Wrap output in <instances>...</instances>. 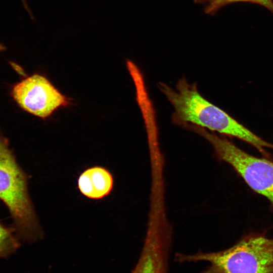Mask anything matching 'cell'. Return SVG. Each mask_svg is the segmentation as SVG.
<instances>
[{"label":"cell","instance_id":"2","mask_svg":"<svg viewBox=\"0 0 273 273\" xmlns=\"http://www.w3.org/2000/svg\"><path fill=\"white\" fill-rule=\"evenodd\" d=\"M175 259L180 263H209L199 273H273V239L264 232H251L226 249L192 254L178 253Z\"/></svg>","mask_w":273,"mask_h":273},{"label":"cell","instance_id":"4","mask_svg":"<svg viewBox=\"0 0 273 273\" xmlns=\"http://www.w3.org/2000/svg\"><path fill=\"white\" fill-rule=\"evenodd\" d=\"M187 128L200 134L212 146L216 156L229 164L254 191L264 196L273 213V162L252 156L227 139L199 126L189 124Z\"/></svg>","mask_w":273,"mask_h":273},{"label":"cell","instance_id":"1","mask_svg":"<svg viewBox=\"0 0 273 273\" xmlns=\"http://www.w3.org/2000/svg\"><path fill=\"white\" fill-rule=\"evenodd\" d=\"M158 87L174 108L172 120L175 124L184 127L195 125L238 138L254 147L264 158L272 160L265 149L273 150V144L256 135L206 100L199 93L196 83H189L183 77L177 82L175 89L162 82L159 83Z\"/></svg>","mask_w":273,"mask_h":273},{"label":"cell","instance_id":"5","mask_svg":"<svg viewBox=\"0 0 273 273\" xmlns=\"http://www.w3.org/2000/svg\"><path fill=\"white\" fill-rule=\"evenodd\" d=\"M11 95L18 105L26 112L44 119L61 106L70 104L44 76L34 74L15 83Z\"/></svg>","mask_w":273,"mask_h":273},{"label":"cell","instance_id":"9","mask_svg":"<svg viewBox=\"0 0 273 273\" xmlns=\"http://www.w3.org/2000/svg\"><path fill=\"white\" fill-rule=\"evenodd\" d=\"M194 2L197 4L205 5V12L208 14H213L223 6L238 2H248L260 5L273 14L272 0H194Z\"/></svg>","mask_w":273,"mask_h":273},{"label":"cell","instance_id":"10","mask_svg":"<svg viewBox=\"0 0 273 273\" xmlns=\"http://www.w3.org/2000/svg\"><path fill=\"white\" fill-rule=\"evenodd\" d=\"M21 1L22 2V3L23 4V6H24V8L26 10V11L28 12V13H30V10L29 9V7H28V5H27V4L26 3V0H21Z\"/></svg>","mask_w":273,"mask_h":273},{"label":"cell","instance_id":"8","mask_svg":"<svg viewBox=\"0 0 273 273\" xmlns=\"http://www.w3.org/2000/svg\"><path fill=\"white\" fill-rule=\"evenodd\" d=\"M13 228H7L0 222V258L14 253L20 244L15 237Z\"/></svg>","mask_w":273,"mask_h":273},{"label":"cell","instance_id":"3","mask_svg":"<svg viewBox=\"0 0 273 273\" xmlns=\"http://www.w3.org/2000/svg\"><path fill=\"white\" fill-rule=\"evenodd\" d=\"M27 183V175L18 164L0 129V200L10 211L15 232L32 240L37 239L41 232Z\"/></svg>","mask_w":273,"mask_h":273},{"label":"cell","instance_id":"7","mask_svg":"<svg viewBox=\"0 0 273 273\" xmlns=\"http://www.w3.org/2000/svg\"><path fill=\"white\" fill-rule=\"evenodd\" d=\"M113 179L104 167L94 166L83 171L78 179V187L85 196L99 199L108 195L112 189Z\"/></svg>","mask_w":273,"mask_h":273},{"label":"cell","instance_id":"6","mask_svg":"<svg viewBox=\"0 0 273 273\" xmlns=\"http://www.w3.org/2000/svg\"><path fill=\"white\" fill-rule=\"evenodd\" d=\"M171 241L169 225L149 223L141 253L131 273H168Z\"/></svg>","mask_w":273,"mask_h":273},{"label":"cell","instance_id":"11","mask_svg":"<svg viewBox=\"0 0 273 273\" xmlns=\"http://www.w3.org/2000/svg\"><path fill=\"white\" fill-rule=\"evenodd\" d=\"M6 49V47L3 43L0 42V53L4 51Z\"/></svg>","mask_w":273,"mask_h":273}]
</instances>
